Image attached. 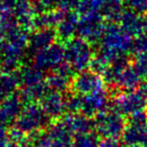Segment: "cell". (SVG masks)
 Instances as JSON below:
<instances>
[{
  "instance_id": "6da1fadb",
  "label": "cell",
  "mask_w": 147,
  "mask_h": 147,
  "mask_svg": "<svg viewBox=\"0 0 147 147\" xmlns=\"http://www.w3.org/2000/svg\"><path fill=\"white\" fill-rule=\"evenodd\" d=\"M65 49V61L75 71H83L88 69L94 55L92 47L89 41L78 36L73 37L65 41L63 45Z\"/></svg>"
},
{
  "instance_id": "7a4b0ae2",
  "label": "cell",
  "mask_w": 147,
  "mask_h": 147,
  "mask_svg": "<svg viewBox=\"0 0 147 147\" xmlns=\"http://www.w3.org/2000/svg\"><path fill=\"white\" fill-rule=\"evenodd\" d=\"M127 121L116 108H106L94 119V129L102 138H119L123 135Z\"/></svg>"
},
{
  "instance_id": "3957f363",
  "label": "cell",
  "mask_w": 147,
  "mask_h": 147,
  "mask_svg": "<svg viewBox=\"0 0 147 147\" xmlns=\"http://www.w3.org/2000/svg\"><path fill=\"white\" fill-rule=\"evenodd\" d=\"M30 141L35 147H73L75 135L63 121L51 125L47 130L34 133Z\"/></svg>"
},
{
  "instance_id": "277c9868",
  "label": "cell",
  "mask_w": 147,
  "mask_h": 147,
  "mask_svg": "<svg viewBox=\"0 0 147 147\" xmlns=\"http://www.w3.org/2000/svg\"><path fill=\"white\" fill-rule=\"evenodd\" d=\"M49 117L39 104H26L15 120L16 128L25 134H34L49 124Z\"/></svg>"
},
{
  "instance_id": "5b68a950",
  "label": "cell",
  "mask_w": 147,
  "mask_h": 147,
  "mask_svg": "<svg viewBox=\"0 0 147 147\" xmlns=\"http://www.w3.org/2000/svg\"><path fill=\"white\" fill-rule=\"evenodd\" d=\"M125 145H139L147 147V115L146 112L129 116L122 135Z\"/></svg>"
},
{
  "instance_id": "8992f818",
  "label": "cell",
  "mask_w": 147,
  "mask_h": 147,
  "mask_svg": "<svg viewBox=\"0 0 147 147\" xmlns=\"http://www.w3.org/2000/svg\"><path fill=\"white\" fill-rule=\"evenodd\" d=\"M105 81L99 74L94 73L91 69H85L75 76L71 85L73 94L87 96L105 89Z\"/></svg>"
},
{
  "instance_id": "52a82bcc",
  "label": "cell",
  "mask_w": 147,
  "mask_h": 147,
  "mask_svg": "<svg viewBox=\"0 0 147 147\" xmlns=\"http://www.w3.org/2000/svg\"><path fill=\"white\" fill-rule=\"evenodd\" d=\"M100 42L101 47L103 49L129 53V51H131L133 39L123 30L122 27L110 25L108 27H105Z\"/></svg>"
},
{
  "instance_id": "ba28073f",
  "label": "cell",
  "mask_w": 147,
  "mask_h": 147,
  "mask_svg": "<svg viewBox=\"0 0 147 147\" xmlns=\"http://www.w3.org/2000/svg\"><path fill=\"white\" fill-rule=\"evenodd\" d=\"M115 108L123 115L137 114L147 109V97L139 91H130L119 95L115 101Z\"/></svg>"
},
{
  "instance_id": "9c48e42d",
  "label": "cell",
  "mask_w": 147,
  "mask_h": 147,
  "mask_svg": "<svg viewBox=\"0 0 147 147\" xmlns=\"http://www.w3.org/2000/svg\"><path fill=\"white\" fill-rule=\"evenodd\" d=\"M63 61H65L63 47L55 42L35 53L34 55V65H36L43 71H53L63 63Z\"/></svg>"
},
{
  "instance_id": "30bf717a",
  "label": "cell",
  "mask_w": 147,
  "mask_h": 147,
  "mask_svg": "<svg viewBox=\"0 0 147 147\" xmlns=\"http://www.w3.org/2000/svg\"><path fill=\"white\" fill-rule=\"evenodd\" d=\"M74 78L75 71L67 63H65L51 71L49 75L45 78V82L51 90L63 92L67 88H71Z\"/></svg>"
},
{
  "instance_id": "8fae6325",
  "label": "cell",
  "mask_w": 147,
  "mask_h": 147,
  "mask_svg": "<svg viewBox=\"0 0 147 147\" xmlns=\"http://www.w3.org/2000/svg\"><path fill=\"white\" fill-rule=\"evenodd\" d=\"M65 99L61 92L55 90H47L45 94L39 100V105L42 107L45 112L49 115V118L61 117L67 112Z\"/></svg>"
},
{
  "instance_id": "7c38bea8",
  "label": "cell",
  "mask_w": 147,
  "mask_h": 147,
  "mask_svg": "<svg viewBox=\"0 0 147 147\" xmlns=\"http://www.w3.org/2000/svg\"><path fill=\"white\" fill-rule=\"evenodd\" d=\"M108 92L105 89L87 96H83L81 113L87 117L93 118L108 108Z\"/></svg>"
},
{
  "instance_id": "4fadbf2b",
  "label": "cell",
  "mask_w": 147,
  "mask_h": 147,
  "mask_svg": "<svg viewBox=\"0 0 147 147\" xmlns=\"http://www.w3.org/2000/svg\"><path fill=\"white\" fill-rule=\"evenodd\" d=\"M57 38L55 28H37L29 35L28 47L35 53L55 43Z\"/></svg>"
},
{
  "instance_id": "5bb4252c",
  "label": "cell",
  "mask_w": 147,
  "mask_h": 147,
  "mask_svg": "<svg viewBox=\"0 0 147 147\" xmlns=\"http://www.w3.org/2000/svg\"><path fill=\"white\" fill-rule=\"evenodd\" d=\"M63 121L74 135L90 132L94 129V120L82 113L69 114Z\"/></svg>"
},
{
  "instance_id": "9a60e30c",
  "label": "cell",
  "mask_w": 147,
  "mask_h": 147,
  "mask_svg": "<svg viewBox=\"0 0 147 147\" xmlns=\"http://www.w3.org/2000/svg\"><path fill=\"white\" fill-rule=\"evenodd\" d=\"M105 27L99 20L83 21L78 26V34L85 40L92 43L99 42L104 33Z\"/></svg>"
},
{
  "instance_id": "2e32d148",
  "label": "cell",
  "mask_w": 147,
  "mask_h": 147,
  "mask_svg": "<svg viewBox=\"0 0 147 147\" xmlns=\"http://www.w3.org/2000/svg\"><path fill=\"white\" fill-rule=\"evenodd\" d=\"M23 106H24V104L21 101L19 95L18 96L12 95V96L6 98L5 100L1 101V103H0V112L2 113L7 124L10 123L11 121L16 120V118L22 110Z\"/></svg>"
},
{
  "instance_id": "e0dca14e",
  "label": "cell",
  "mask_w": 147,
  "mask_h": 147,
  "mask_svg": "<svg viewBox=\"0 0 147 147\" xmlns=\"http://www.w3.org/2000/svg\"><path fill=\"white\" fill-rule=\"evenodd\" d=\"M142 80L139 74L135 69L133 65H127L123 69L122 73L120 75V78L117 83V86L124 90L125 92H130L135 91L140 86V81Z\"/></svg>"
},
{
  "instance_id": "ac0fdd59",
  "label": "cell",
  "mask_w": 147,
  "mask_h": 147,
  "mask_svg": "<svg viewBox=\"0 0 147 147\" xmlns=\"http://www.w3.org/2000/svg\"><path fill=\"white\" fill-rule=\"evenodd\" d=\"M18 86H20L18 74L2 71L0 74V102L14 95Z\"/></svg>"
},
{
  "instance_id": "d6986e66",
  "label": "cell",
  "mask_w": 147,
  "mask_h": 147,
  "mask_svg": "<svg viewBox=\"0 0 147 147\" xmlns=\"http://www.w3.org/2000/svg\"><path fill=\"white\" fill-rule=\"evenodd\" d=\"M78 26L79 24L74 18L63 20L55 28L57 38L61 39L63 42L69 40L71 38L75 37L76 33H78Z\"/></svg>"
},
{
  "instance_id": "ffe728a7",
  "label": "cell",
  "mask_w": 147,
  "mask_h": 147,
  "mask_svg": "<svg viewBox=\"0 0 147 147\" xmlns=\"http://www.w3.org/2000/svg\"><path fill=\"white\" fill-rule=\"evenodd\" d=\"M99 135L94 132H86L74 136L73 147H100Z\"/></svg>"
},
{
  "instance_id": "44dd1931",
  "label": "cell",
  "mask_w": 147,
  "mask_h": 147,
  "mask_svg": "<svg viewBox=\"0 0 147 147\" xmlns=\"http://www.w3.org/2000/svg\"><path fill=\"white\" fill-rule=\"evenodd\" d=\"M131 53L136 57L147 55V33H143L133 39Z\"/></svg>"
},
{
  "instance_id": "7402d4cb",
  "label": "cell",
  "mask_w": 147,
  "mask_h": 147,
  "mask_svg": "<svg viewBox=\"0 0 147 147\" xmlns=\"http://www.w3.org/2000/svg\"><path fill=\"white\" fill-rule=\"evenodd\" d=\"M133 65L141 79L147 80V55L136 57V61L133 63Z\"/></svg>"
},
{
  "instance_id": "603a6c76",
  "label": "cell",
  "mask_w": 147,
  "mask_h": 147,
  "mask_svg": "<svg viewBox=\"0 0 147 147\" xmlns=\"http://www.w3.org/2000/svg\"><path fill=\"white\" fill-rule=\"evenodd\" d=\"M100 147H123V142L119 138H102Z\"/></svg>"
},
{
  "instance_id": "cb8c5ba5",
  "label": "cell",
  "mask_w": 147,
  "mask_h": 147,
  "mask_svg": "<svg viewBox=\"0 0 147 147\" xmlns=\"http://www.w3.org/2000/svg\"><path fill=\"white\" fill-rule=\"evenodd\" d=\"M10 143V139L8 136V132L4 129L0 130V147H8Z\"/></svg>"
},
{
  "instance_id": "d4e9b609",
  "label": "cell",
  "mask_w": 147,
  "mask_h": 147,
  "mask_svg": "<svg viewBox=\"0 0 147 147\" xmlns=\"http://www.w3.org/2000/svg\"><path fill=\"white\" fill-rule=\"evenodd\" d=\"M8 147H35L30 141H23V142H10L8 145Z\"/></svg>"
},
{
  "instance_id": "484cf974",
  "label": "cell",
  "mask_w": 147,
  "mask_h": 147,
  "mask_svg": "<svg viewBox=\"0 0 147 147\" xmlns=\"http://www.w3.org/2000/svg\"><path fill=\"white\" fill-rule=\"evenodd\" d=\"M6 124H7L6 120H5L4 117H3L2 113L0 112V130H1V129H4V126Z\"/></svg>"
},
{
  "instance_id": "4316f807",
  "label": "cell",
  "mask_w": 147,
  "mask_h": 147,
  "mask_svg": "<svg viewBox=\"0 0 147 147\" xmlns=\"http://www.w3.org/2000/svg\"><path fill=\"white\" fill-rule=\"evenodd\" d=\"M140 91L143 93V94L145 95V96L147 97V80H146V82H145L144 84L141 85V87H140Z\"/></svg>"
},
{
  "instance_id": "83f0119b",
  "label": "cell",
  "mask_w": 147,
  "mask_h": 147,
  "mask_svg": "<svg viewBox=\"0 0 147 147\" xmlns=\"http://www.w3.org/2000/svg\"><path fill=\"white\" fill-rule=\"evenodd\" d=\"M124 147H142V146H139V145H125Z\"/></svg>"
}]
</instances>
